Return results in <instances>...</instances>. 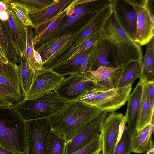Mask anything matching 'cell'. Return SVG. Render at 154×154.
<instances>
[{"mask_svg":"<svg viewBox=\"0 0 154 154\" xmlns=\"http://www.w3.org/2000/svg\"><path fill=\"white\" fill-rule=\"evenodd\" d=\"M72 1L71 0H56L50 5L38 11L29 13L32 27L35 29L53 18Z\"/></svg>","mask_w":154,"mask_h":154,"instance_id":"5bb4252c","label":"cell"},{"mask_svg":"<svg viewBox=\"0 0 154 154\" xmlns=\"http://www.w3.org/2000/svg\"></svg>","mask_w":154,"mask_h":154,"instance_id":"f5cc1de1","label":"cell"},{"mask_svg":"<svg viewBox=\"0 0 154 154\" xmlns=\"http://www.w3.org/2000/svg\"><path fill=\"white\" fill-rule=\"evenodd\" d=\"M0 97L14 104L23 100L25 96L22 93L15 92L0 84Z\"/></svg>","mask_w":154,"mask_h":154,"instance_id":"e575fe53","label":"cell"},{"mask_svg":"<svg viewBox=\"0 0 154 154\" xmlns=\"http://www.w3.org/2000/svg\"><path fill=\"white\" fill-rule=\"evenodd\" d=\"M6 4H8L18 17L26 26L32 27L29 17V12L26 6L21 3L14 0H4Z\"/></svg>","mask_w":154,"mask_h":154,"instance_id":"1f68e13d","label":"cell"},{"mask_svg":"<svg viewBox=\"0 0 154 154\" xmlns=\"http://www.w3.org/2000/svg\"><path fill=\"white\" fill-rule=\"evenodd\" d=\"M154 109L150 104L146 83L143 85L140 108L136 125V131L139 132L150 125L154 118Z\"/></svg>","mask_w":154,"mask_h":154,"instance_id":"603a6c76","label":"cell"},{"mask_svg":"<svg viewBox=\"0 0 154 154\" xmlns=\"http://www.w3.org/2000/svg\"><path fill=\"white\" fill-rule=\"evenodd\" d=\"M18 71L22 94L25 96L32 84L36 72L27 61L24 56L20 57Z\"/></svg>","mask_w":154,"mask_h":154,"instance_id":"4316f807","label":"cell"},{"mask_svg":"<svg viewBox=\"0 0 154 154\" xmlns=\"http://www.w3.org/2000/svg\"><path fill=\"white\" fill-rule=\"evenodd\" d=\"M69 103L53 91L34 100L24 99L11 107L26 122L49 118L64 109Z\"/></svg>","mask_w":154,"mask_h":154,"instance_id":"277c9868","label":"cell"},{"mask_svg":"<svg viewBox=\"0 0 154 154\" xmlns=\"http://www.w3.org/2000/svg\"><path fill=\"white\" fill-rule=\"evenodd\" d=\"M92 52L85 56L79 65V68L81 74L88 71V64Z\"/></svg>","mask_w":154,"mask_h":154,"instance_id":"74e56055","label":"cell"},{"mask_svg":"<svg viewBox=\"0 0 154 154\" xmlns=\"http://www.w3.org/2000/svg\"><path fill=\"white\" fill-rule=\"evenodd\" d=\"M74 6L70 7L68 10L66 15L68 16H72L74 13Z\"/></svg>","mask_w":154,"mask_h":154,"instance_id":"681fc988","label":"cell"},{"mask_svg":"<svg viewBox=\"0 0 154 154\" xmlns=\"http://www.w3.org/2000/svg\"><path fill=\"white\" fill-rule=\"evenodd\" d=\"M94 81L84 74H72L64 78L55 90L63 99L69 102L77 100L86 93L94 89Z\"/></svg>","mask_w":154,"mask_h":154,"instance_id":"ba28073f","label":"cell"},{"mask_svg":"<svg viewBox=\"0 0 154 154\" xmlns=\"http://www.w3.org/2000/svg\"><path fill=\"white\" fill-rule=\"evenodd\" d=\"M26 46L24 57L27 61L36 72L42 68V67L35 60L34 54V45L33 40L34 32L32 28L30 26H26Z\"/></svg>","mask_w":154,"mask_h":154,"instance_id":"f546056e","label":"cell"},{"mask_svg":"<svg viewBox=\"0 0 154 154\" xmlns=\"http://www.w3.org/2000/svg\"><path fill=\"white\" fill-rule=\"evenodd\" d=\"M64 78L51 69L42 68L36 72L32 84L25 99L34 100L55 91Z\"/></svg>","mask_w":154,"mask_h":154,"instance_id":"30bf717a","label":"cell"},{"mask_svg":"<svg viewBox=\"0 0 154 154\" xmlns=\"http://www.w3.org/2000/svg\"><path fill=\"white\" fill-rule=\"evenodd\" d=\"M107 112H102L90 121L69 141L66 142L65 154H71L90 143L100 133L102 124Z\"/></svg>","mask_w":154,"mask_h":154,"instance_id":"8fae6325","label":"cell"},{"mask_svg":"<svg viewBox=\"0 0 154 154\" xmlns=\"http://www.w3.org/2000/svg\"><path fill=\"white\" fill-rule=\"evenodd\" d=\"M8 13L7 11L0 12V20L1 21H8Z\"/></svg>","mask_w":154,"mask_h":154,"instance_id":"ee69618b","label":"cell"},{"mask_svg":"<svg viewBox=\"0 0 154 154\" xmlns=\"http://www.w3.org/2000/svg\"><path fill=\"white\" fill-rule=\"evenodd\" d=\"M0 58L4 63L8 64L12 63L8 60L1 46H0Z\"/></svg>","mask_w":154,"mask_h":154,"instance_id":"60d3db41","label":"cell"},{"mask_svg":"<svg viewBox=\"0 0 154 154\" xmlns=\"http://www.w3.org/2000/svg\"><path fill=\"white\" fill-rule=\"evenodd\" d=\"M102 66L116 67L111 61L109 44L106 39L96 44L88 64V71H94Z\"/></svg>","mask_w":154,"mask_h":154,"instance_id":"2e32d148","label":"cell"},{"mask_svg":"<svg viewBox=\"0 0 154 154\" xmlns=\"http://www.w3.org/2000/svg\"><path fill=\"white\" fill-rule=\"evenodd\" d=\"M146 84L149 101L152 108L154 109V81Z\"/></svg>","mask_w":154,"mask_h":154,"instance_id":"8d00e7d4","label":"cell"},{"mask_svg":"<svg viewBox=\"0 0 154 154\" xmlns=\"http://www.w3.org/2000/svg\"><path fill=\"white\" fill-rule=\"evenodd\" d=\"M7 4L3 0L0 1V12L7 10Z\"/></svg>","mask_w":154,"mask_h":154,"instance_id":"c3c4849f","label":"cell"},{"mask_svg":"<svg viewBox=\"0 0 154 154\" xmlns=\"http://www.w3.org/2000/svg\"><path fill=\"white\" fill-rule=\"evenodd\" d=\"M132 84L120 87L115 88L102 92L83 103L94 107L102 112H115L124 105L132 89Z\"/></svg>","mask_w":154,"mask_h":154,"instance_id":"8992f818","label":"cell"},{"mask_svg":"<svg viewBox=\"0 0 154 154\" xmlns=\"http://www.w3.org/2000/svg\"><path fill=\"white\" fill-rule=\"evenodd\" d=\"M113 11L121 25L134 40L137 14L133 6L126 0H112Z\"/></svg>","mask_w":154,"mask_h":154,"instance_id":"7c38bea8","label":"cell"},{"mask_svg":"<svg viewBox=\"0 0 154 154\" xmlns=\"http://www.w3.org/2000/svg\"><path fill=\"white\" fill-rule=\"evenodd\" d=\"M66 143L62 134L52 130L47 141L45 154H65Z\"/></svg>","mask_w":154,"mask_h":154,"instance_id":"83f0119b","label":"cell"},{"mask_svg":"<svg viewBox=\"0 0 154 154\" xmlns=\"http://www.w3.org/2000/svg\"><path fill=\"white\" fill-rule=\"evenodd\" d=\"M146 6L152 19L154 21V0H146Z\"/></svg>","mask_w":154,"mask_h":154,"instance_id":"f35d334b","label":"cell"},{"mask_svg":"<svg viewBox=\"0 0 154 154\" xmlns=\"http://www.w3.org/2000/svg\"><path fill=\"white\" fill-rule=\"evenodd\" d=\"M26 122V154H45L47 141L52 130L48 118Z\"/></svg>","mask_w":154,"mask_h":154,"instance_id":"5b68a950","label":"cell"},{"mask_svg":"<svg viewBox=\"0 0 154 154\" xmlns=\"http://www.w3.org/2000/svg\"><path fill=\"white\" fill-rule=\"evenodd\" d=\"M13 103L0 97V106H11Z\"/></svg>","mask_w":154,"mask_h":154,"instance_id":"7dc6e473","label":"cell"},{"mask_svg":"<svg viewBox=\"0 0 154 154\" xmlns=\"http://www.w3.org/2000/svg\"><path fill=\"white\" fill-rule=\"evenodd\" d=\"M102 112L76 100L69 102L64 109L48 119L52 130L62 134L67 142Z\"/></svg>","mask_w":154,"mask_h":154,"instance_id":"7a4b0ae2","label":"cell"},{"mask_svg":"<svg viewBox=\"0 0 154 154\" xmlns=\"http://www.w3.org/2000/svg\"><path fill=\"white\" fill-rule=\"evenodd\" d=\"M0 46H1L2 47V45H1V44H0Z\"/></svg>","mask_w":154,"mask_h":154,"instance_id":"816d5d0a","label":"cell"},{"mask_svg":"<svg viewBox=\"0 0 154 154\" xmlns=\"http://www.w3.org/2000/svg\"><path fill=\"white\" fill-rule=\"evenodd\" d=\"M119 140L116 145L113 154H130L132 152L131 133L126 125Z\"/></svg>","mask_w":154,"mask_h":154,"instance_id":"4dcf8cb0","label":"cell"},{"mask_svg":"<svg viewBox=\"0 0 154 154\" xmlns=\"http://www.w3.org/2000/svg\"><path fill=\"white\" fill-rule=\"evenodd\" d=\"M103 31L109 43L111 61L116 67L121 68L130 62L142 60L141 46L122 27L113 11Z\"/></svg>","mask_w":154,"mask_h":154,"instance_id":"6da1fadb","label":"cell"},{"mask_svg":"<svg viewBox=\"0 0 154 154\" xmlns=\"http://www.w3.org/2000/svg\"><path fill=\"white\" fill-rule=\"evenodd\" d=\"M102 149V142L100 133L85 146L71 154H99Z\"/></svg>","mask_w":154,"mask_h":154,"instance_id":"d6a6232c","label":"cell"},{"mask_svg":"<svg viewBox=\"0 0 154 154\" xmlns=\"http://www.w3.org/2000/svg\"><path fill=\"white\" fill-rule=\"evenodd\" d=\"M0 146L26 154V122L11 106H0Z\"/></svg>","mask_w":154,"mask_h":154,"instance_id":"3957f363","label":"cell"},{"mask_svg":"<svg viewBox=\"0 0 154 154\" xmlns=\"http://www.w3.org/2000/svg\"><path fill=\"white\" fill-rule=\"evenodd\" d=\"M0 154H19L15 152L0 146Z\"/></svg>","mask_w":154,"mask_h":154,"instance_id":"b9f144b4","label":"cell"},{"mask_svg":"<svg viewBox=\"0 0 154 154\" xmlns=\"http://www.w3.org/2000/svg\"><path fill=\"white\" fill-rule=\"evenodd\" d=\"M0 84L15 92L22 93L17 64L0 62Z\"/></svg>","mask_w":154,"mask_h":154,"instance_id":"d6986e66","label":"cell"},{"mask_svg":"<svg viewBox=\"0 0 154 154\" xmlns=\"http://www.w3.org/2000/svg\"><path fill=\"white\" fill-rule=\"evenodd\" d=\"M145 56L142 60L140 81L144 83L154 81V38L147 44Z\"/></svg>","mask_w":154,"mask_h":154,"instance_id":"484cf974","label":"cell"},{"mask_svg":"<svg viewBox=\"0 0 154 154\" xmlns=\"http://www.w3.org/2000/svg\"><path fill=\"white\" fill-rule=\"evenodd\" d=\"M144 83L140 80L128 100L126 115L125 116L128 128L132 132H136V128L140 111Z\"/></svg>","mask_w":154,"mask_h":154,"instance_id":"4fadbf2b","label":"cell"},{"mask_svg":"<svg viewBox=\"0 0 154 154\" xmlns=\"http://www.w3.org/2000/svg\"><path fill=\"white\" fill-rule=\"evenodd\" d=\"M94 0H73L71 3L72 7L82 4H85L94 1Z\"/></svg>","mask_w":154,"mask_h":154,"instance_id":"ab89813d","label":"cell"},{"mask_svg":"<svg viewBox=\"0 0 154 154\" xmlns=\"http://www.w3.org/2000/svg\"><path fill=\"white\" fill-rule=\"evenodd\" d=\"M127 123L121 113L111 112L106 117L101 126L100 134L102 142L101 154H113L120 132Z\"/></svg>","mask_w":154,"mask_h":154,"instance_id":"52a82bcc","label":"cell"},{"mask_svg":"<svg viewBox=\"0 0 154 154\" xmlns=\"http://www.w3.org/2000/svg\"><path fill=\"white\" fill-rule=\"evenodd\" d=\"M146 154H154V145L152 139L150 140Z\"/></svg>","mask_w":154,"mask_h":154,"instance_id":"f6af8a7d","label":"cell"},{"mask_svg":"<svg viewBox=\"0 0 154 154\" xmlns=\"http://www.w3.org/2000/svg\"><path fill=\"white\" fill-rule=\"evenodd\" d=\"M105 39L106 36L103 30L93 34L79 47L71 51L61 55L46 69H51L66 62L92 45Z\"/></svg>","mask_w":154,"mask_h":154,"instance_id":"44dd1931","label":"cell"},{"mask_svg":"<svg viewBox=\"0 0 154 154\" xmlns=\"http://www.w3.org/2000/svg\"><path fill=\"white\" fill-rule=\"evenodd\" d=\"M87 8V7L85 6H80L75 8V7L74 12L72 15H76L81 13Z\"/></svg>","mask_w":154,"mask_h":154,"instance_id":"7bdbcfd3","label":"cell"},{"mask_svg":"<svg viewBox=\"0 0 154 154\" xmlns=\"http://www.w3.org/2000/svg\"><path fill=\"white\" fill-rule=\"evenodd\" d=\"M133 7L137 14L134 40L140 46L147 44L154 36V21L146 6V0H126Z\"/></svg>","mask_w":154,"mask_h":154,"instance_id":"9c48e42d","label":"cell"},{"mask_svg":"<svg viewBox=\"0 0 154 154\" xmlns=\"http://www.w3.org/2000/svg\"><path fill=\"white\" fill-rule=\"evenodd\" d=\"M34 54L35 60L42 67V63L41 56L40 54L35 50V49L34 51Z\"/></svg>","mask_w":154,"mask_h":154,"instance_id":"bcb514c9","label":"cell"},{"mask_svg":"<svg viewBox=\"0 0 154 154\" xmlns=\"http://www.w3.org/2000/svg\"><path fill=\"white\" fill-rule=\"evenodd\" d=\"M142 60L130 62L122 67L119 74L114 79L116 88L132 84L137 78H140Z\"/></svg>","mask_w":154,"mask_h":154,"instance_id":"ffe728a7","label":"cell"},{"mask_svg":"<svg viewBox=\"0 0 154 154\" xmlns=\"http://www.w3.org/2000/svg\"><path fill=\"white\" fill-rule=\"evenodd\" d=\"M6 10L8 13V22L20 57L24 56L26 46V26L18 17L9 4Z\"/></svg>","mask_w":154,"mask_h":154,"instance_id":"9a60e30c","label":"cell"},{"mask_svg":"<svg viewBox=\"0 0 154 154\" xmlns=\"http://www.w3.org/2000/svg\"><path fill=\"white\" fill-rule=\"evenodd\" d=\"M154 118L151 124L139 132L131 133L132 152L142 154L146 151L154 131Z\"/></svg>","mask_w":154,"mask_h":154,"instance_id":"7402d4cb","label":"cell"},{"mask_svg":"<svg viewBox=\"0 0 154 154\" xmlns=\"http://www.w3.org/2000/svg\"><path fill=\"white\" fill-rule=\"evenodd\" d=\"M25 5L29 12H35L45 8L55 2L56 0H14Z\"/></svg>","mask_w":154,"mask_h":154,"instance_id":"836d02e7","label":"cell"},{"mask_svg":"<svg viewBox=\"0 0 154 154\" xmlns=\"http://www.w3.org/2000/svg\"><path fill=\"white\" fill-rule=\"evenodd\" d=\"M73 34L68 32L61 34L39 44V45L35 50L40 55L42 65L54 54L68 43Z\"/></svg>","mask_w":154,"mask_h":154,"instance_id":"ac0fdd59","label":"cell"},{"mask_svg":"<svg viewBox=\"0 0 154 154\" xmlns=\"http://www.w3.org/2000/svg\"><path fill=\"white\" fill-rule=\"evenodd\" d=\"M71 3L59 14L51 20L41 25L35 29L33 42L34 45L38 44L46 38L59 25L66 15Z\"/></svg>","mask_w":154,"mask_h":154,"instance_id":"d4e9b609","label":"cell"},{"mask_svg":"<svg viewBox=\"0 0 154 154\" xmlns=\"http://www.w3.org/2000/svg\"><path fill=\"white\" fill-rule=\"evenodd\" d=\"M0 63H3V62L2 61V60H1V59L0 58Z\"/></svg>","mask_w":154,"mask_h":154,"instance_id":"f907efd6","label":"cell"},{"mask_svg":"<svg viewBox=\"0 0 154 154\" xmlns=\"http://www.w3.org/2000/svg\"><path fill=\"white\" fill-rule=\"evenodd\" d=\"M0 43L8 60L14 63H19L20 54L10 30L8 21L0 20Z\"/></svg>","mask_w":154,"mask_h":154,"instance_id":"e0dca14e","label":"cell"},{"mask_svg":"<svg viewBox=\"0 0 154 154\" xmlns=\"http://www.w3.org/2000/svg\"><path fill=\"white\" fill-rule=\"evenodd\" d=\"M96 44L82 51L66 62L54 67L51 69L63 77L81 74L79 68L81 62L85 56L93 51Z\"/></svg>","mask_w":154,"mask_h":154,"instance_id":"cb8c5ba5","label":"cell"},{"mask_svg":"<svg viewBox=\"0 0 154 154\" xmlns=\"http://www.w3.org/2000/svg\"><path fill=\"white\" fill-rule=\"evenodd\" d=\"M121 68L102 66L94 71H87L83 73L89 79L95 81L115 79L119 74Z\"/></svg>","mask_w":154,"mask_h":154,"instance_id":"f1b7e54d","label":"cell"},{"mask_svg":"<svg viewBox=\"0 0 154 154\" xmlns=\"http://www.w3.org/2000/svg\"><path fill=\"white\" fill-rule=\"evenodd\" d=\"M93 91L102 92L115 88L114 79L95 81Z\"/></svg>","mask_w":154,"mask_h":154,"instance_id":"d590c367","label":"cell"}]
</instances>
